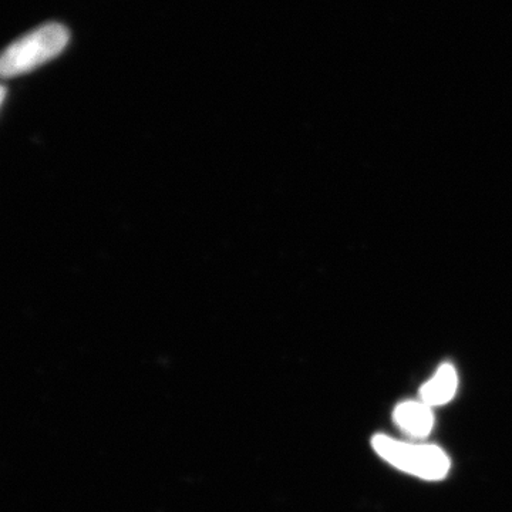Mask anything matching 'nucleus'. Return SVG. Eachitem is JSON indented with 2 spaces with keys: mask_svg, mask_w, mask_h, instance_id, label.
<instances>
[{
  "mask_svg": "<svg viewBox=\"0 0 512 512\" xmlns=\"http://www.w3.org/2000/svg\"><path fill=\"white\" fill-rule=\"evenodd\" d=\"M70 33L60 23H47L8 46L0 59L3 77H18L55 59L66 49Z\"/></svg>",
  "mask_w": 512,
  "mask_h": 512,
  "instance_id": "1",
  "label": "nucleus"
},
{
  "mask_svg": "<svg viewBox=\"0 0 512 512\" xmlns=\"http://www.w3.org/2000/svg\"><path fill=\"white\" fill-rule=\"evenodd\" d=\"M373 450L390 466L421 480L440 481L447 477L451 461L446 451L434 444L410 443L376 434Z\"/></svg>",
  "mask_w": 512,
  "mask_h": 512,
  "instance_id": "2",
  "label": "nucleus"
},
{
  "mask_svg": "<svg viewBox=\"0 0 512 512\" xmlns=\"http://www.w3.org/2000/svg\"><path fill=\"white\" fill-rule=\"evenodd\" d=\"M433 407L417 400H407L397 404L393 412V421L397 429L414 440L427 439L434 429Z\"/></svg>",
  "mask_w": 512,
  "mask_h": 512,
  "instance_id": "3",
  "label": "nucleus"
},
{
  "mask_svg": "<svg viewBox=\"0 0 512 512\" xmlns=\"http://www.w3.org/2000/svg\"><path fill=\"white\" fill-rule=\"evenodd\" d=\"M458 376L453 366L444 363L437 370L436 375L429 382L424 383L420 389V400L430 407L444 406L456 396Z\"/></svg>",
  "mask_w": 512,
  "mask_h": 512,
  "instance_id": "4",
  "label": "nucleus"
}]
</instances>
